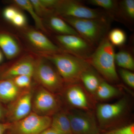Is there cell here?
<instances>
[{
    "mask_svg": "<svg viewBox=\"0 0 134 134\" xmlns=\"http://www.w3.org/2000/svg\"></svg>",
    "mask_w": 134,
    "mask_h": 134,
    "instance_id": "cell-37",
    "label": "cell"
},
{
    "mask_svg": "<svg viewBox=\"0 0 134 134\" xmlns=\"http://www.w3.org/2000/svg\"><path fill=\"white\" fill-rule=\"evenodd\" d=\"M62 18L79 36L95 47L105 37L109 27L108 19H91Z\"/></svg>",
    "mask_w": 134,
    "mask_h": 134,
    "instance_id": "cell-3",
    "label": "cell"
},
{
    "mask_svg": "<svg viewBox=\"0 0 134 134\" xmlns=\"http://www.w3.org/2000/svg\"><path fill=\"white\" fill-rule=\"evenodd\" d=\"M40 56L53 64L64 82L70 85L80 81L82 75L91 69L86 59L66 52H41Z\"/></svg>",
    "mask_w": 134,
    "mask_h": 134,
    "instance_id": "cell-1",
    "label": "cell"
},
{
    "mask_svg": "<svg viewBox=\"0 0 134 134\" xmlns=\"http://www.w3.org/2000/svg\"><path fill=\"white\" fill-rule=\"evenodd\" d=\"M0 48L8 59L16 57L20 51L19 44L15 40L5 32H0Z\"/></svg>",
    "mask_w": 134,
    "mask_h": 134,
    "instance_id": "cell-16",
    "label": "cell"
},
{
    "mask_svg": "<svg viewBox=\"0 0 134 134\" xmlns=\"http://www.w3.org/2000/svg\"><path fill=\"white\" fill-rule=\"evenodd\" d=\"M7 109L3 106L2 103L0 101V122H4L6 119Z\"/></svg>",
    "mask_w": 134,
    "mask_h": 134,
    "instance_id": "cell-32",
    "label": "cell"
},
{
    "mask_svg": "<svg viewBox=\"0 0 134 134\" xmlns=\"http://www.w3.org/2000/svg\"><path fill=\"white\" fill-rule=\"evenodd\" d=\"M105 134H134V123L111 130Z\"/></svg>",
    "mask_w": 134,
    "mask_h": 134,
    "instance_id": "cell-29",
    "label": "cell"
},
{
    "mask_svg": "<svg viewBox=\"0 0 134 134\" xmlns=\"http://www.w3.org/2000/svg\"><path fill=\"white\" fill-rule=\"evenodd\" d=\"M65 96L68 103L73 107L84 111H88L91 108L90 98L79 84H70L66 90Z\"/></svg>",
    "mask_w": 134,
    "mask_h": 134,
    "instance_id": "cell-13",
    "label": "cell"
},
{
    "mask_svg": "<svg viewBox=\"0 0 134 134\" xmlns=\"http://www.w3.org/2000/svg\"><path fill=\"white\" fill-rule=\"evenodd\" d=\"M108 40L113 46H121L126 41V35L125 32L120 29H113L107 36Z\"/></svg>",
    "mask_w": 134,
    "mask_h": 134,
    "instance_id": "cell-25",
    "label": "cell"
},
{
    "mask_svg": "<svg viewBox=\"0 0 134 134\" xmlns=\"http://www.w3.org/2000/svg\"><path fill=\"white\" fill-rule=\"evenodd\" d=\"M115 53L114 46L105 36L86 60L107 81L117 82L119 79L115 68Z\"/></svg>",
    "mask_w": 134,
    "mask_h": 134,
    "instance_id": "cell-2",
    "label": "cell"
},
{
    "mask_svg": "<svg viewBox=\"0 0 134 134\" xmlns=\"http://www.w3.org/2000/svg\"><path fill=\"white\" fill-rule=\"evenodd\" d=\"M15 5L26 10L31 16L35 22L36 26L38 29L43 31L46 32L43 24L42 19L37 14L33 7L31 3L29 0H15L13 2Z\"/></svg>",
    "mask_w": 134,
    "mask_h": 134,
    "instance_id": "cell-21",
    "label": "cell"
},
{
    "mask_svg": "<svg viewBox=\"0 0 134 134\" xmlns=\"http://www.w3.org/2000/svg\"><path fill=\"white\" fill-rule=\"evenodd\" d=\"M33 77L41 87L54 94L61 91L64 82L49 61L40 56L36 59Z\"/></svg>",
    "mask_w": 134,
    "mask_h": 134,
    "instance_id": "cell-4",
    "label": "cell"
},
{
    "mask_svg": "<svg viewBox=\"0 0 134 134\" xmlns=\"http://www.w3.org/2000/svg\"><path fill=\"white\" fill-rule=\"evenodd\" d=\"M48 23L51 29L59 35L80 36L72 26L59 16L53 14L50 15Z\"/></svg>",
    "mask_w": 134,
    "mask_h": 134,
    "instance_id": "cell-17",
    "label": "cell"
},
{
    "mask_svg": "<svg viewBox=\"0 0 134 134\" xmlns=\"http://www.w3.org/2000/svg\"><path fill=\"white\" fill-rule=\"evenodd\" d=\"M18 11L15 8L13 7H7L3 10V15L5 19L11 23Z\"/></svg>",
    "mask_w": 134,
    "mask_h": 134,
    "instance_id": "cell-31",
    "label": "cell"
},
{
    "mask_svg": "<svg viewBox=\"0 0 134 134\" xmlns=\"http://www.w3.org/2000/svg\"><path fill=\"white\" fill-rule=\"evenodd\" d=\"M40 134H60L55 130H54L51 127L48 128L47 129L43 131Z\"/></svg>",
    "mask_w": 134,
    "mask_h": 134,
    "instance_id": "cell-34",
    "label": "cell"
},
{
    "mask_svg": "<svg viewBox=\"0 0 134 134\" xmlns=\"http://www.w3.org/2000/svg\"><path fill=\"white\" fill-rule=\"evenodd\" d=\"M52 122L50 116L31 113L26 117L10 123L9 130L11 134H40L50 127Z\"/></svg>",
    "mask_w": 134,
    "mask_h": 134,
    "instance_id": "cell-6",
    "label": "cell"
},
{
    "mask_svg": "<svg viewBox=\"0 0 134 134\" xmlns=\"http://www.w3.org/2000/svg\"><path fill=\"white\" fill-rule=\"evenodd\" d=\"M54 13L62 17L86 19H108V16L99 10L88 7L80 2L71 0L59 1Z\"/></svg>",
    "mask_w": 134,
    "mask_h": 134,
    "instance_id": "cell-5",
    "label": "cell"
},
{
    "mask_svg": "<svg viewBox=\"0 0 134 134\" xmlns=\"http://www.w3.org/2000/svg\"><path fill=\"white\" fill-rule=\"evenodd\" d=\"M26 22V17L24 14L18 11L11 23L15 26L21 27L24 26Z\"/></svg>",
    "mask_w": 134,
    "mask_h": 134,
    "instance_id": "cell-30",
    "label": "cell"
},
{
    "mask_svg": "<svg viewBox=\"0 0 134 134\" xmlns=\"http://www.w3.org/2000/svg\"><path fill=\"white\" fill-rule=\"evenodd\" d=\"M1 68H0V70H1Z\"/></svg>",
    "mask_w": 134,
    "mask_h": 134,
    "instance_id": "cell-36",
    "label": "cell"
},
{
    "mask_svg": "<svg viewBox=\"0 0 134 134\" xmlns=\"http://www.w3.org/2000/svg\"><path fill=\"white\" fill-rule=\"evenodd\" d=\"M35 60L32 56H26L7 68L0 70V79H12L19 76L26 75L33 77Z\"/></svg>",
    "mask_w": 134,
    "mask_h": 134,
    "instance_id": "cell-12",
    "label": "cell"
},
{
    "mask_svg": "<svg viewBox=\"0 0 134 134\" xmlns=\"http://www.w3.org/2000/svg\"><path fill=\"white\" fill-rule=\"evenodd\" d=\"M50 127L60 134H72L69 119L67 113L63 112L54 114Z\"/></svg>",
    "mask_w": 134,
    "mask_h": 134,
    "instance_id": "cell-18",
    "label": "cell"
},
{
    "mask_svg": "<svg viewBox=\"0 0 134 134\" xmlns=\"http://www.w3.org/2000/svg\"><path fill=\"white\" fill-rule=\"evenodd\" d=\"M54 94L41 87L32 97V109L39 115L49 116L57 113L59 103Z\"/></svg>",
    "mask_w": 134,
    "mask_h": 134,
    "instance_id": "cell-10",
    "label": "cell"
},
{
    "mask_svg": "<svg viewBox=\"0 0 134 134\" xmlns=\"http://www.w3.org/2000/svg\"><path fill=\"white\" fill-rule=\"evenodd\" d=\"M11 79H0V101L8 104L14 101L23 92Z\"/></svg>",
    "mask_w": 134,
    "mask_h": 134,
    "instance_id": "cell-15",
    "label": "cell"
},
{
    "mask_svg": "<svg viewBox=\"0 0 134 134\" xmlns=\"http://www.w3.org/2000/svg\"><path fill=\"white\" fill-rule=\"evenodd\" d=\"M127 106V100L125 98L111 104H99L96 110L99 126L102 128L112 126L125 114Z\"/></svg>",
    "mask_w": 134,
    "mask_h": 134,
    "instance_id": "cell-7",
    "label": "cell"
},
{
    "mask_svg": "<svg viewBox=\"0 0 134 134\" xmlns=\"http://www.w3.org/2000/svg\"><path fill=\"white\" fill-rule=\"evenodd\" d=\"M88 2L91 5L103 8L108 11V14L114 12L119 14V3L113 0H90Z\"/></svg>",
    "mask_w": 134,
    "mask_h": 134,
    "instance_id": "cell-24",
    "label": "cell"
},
{
    "mask_svg": "<svg viewBox=\"0 0 134 134\" xmlns=\"http://www.w3.org/2000/svg\"><path fill=\"white\" fill-rule=\"evenodd\" d=\"M119 15L129 21L134 19V0H124L119 3Z\"/></svg>",
    "mask_w": 134,
    "mask_h": 134,
    "instance_id": "cell-23",
    "label": "cell"
},
{
    "mask_svg": "<svg viewBox=\"0 0 134 134\" xmlns=\"http://www.w3.org/2000/svg\"><path fill=\"white\" fill-rule=\"evenodd\" d=\"M119 73L123 81L130 87L134 88V74L127 70L120 69Z\"/></svg>",
    "mask_w": 134,
    "mask_h": 134,
    "instance_id": "cell-28",
    "label": "cell"
},
{
    "mask_svg": "<svg viewBox=\"0 0 134 134\" xmlns=\"http://www.w3.org/2000/svg\"><path fill=\"white\" fill-rule=\"evenodd\" d=\"M119 93L117 88L105 81H101L95 95L101 100H107L118 96Z\"/></svg>",
    "mask_w": 134,
    "mask_h": 134,
    "instance_id": "cell-20",
    "label": "cell"
},
{
    "mask_svg": "<svg viewBox=\"0 0 134 134\" xmlns=\"http://www.w3.org/2000/svg\"><path fill=\"white\" fill-rule=\"evenodd\" d=\"M55 38L66 52L85 59L94 50V47L79 36L58 35Z\"/></svg>",
    "mask_w": 134,
    "mask_h": 134,
    "instance_id": "cell-8",
    "label": "cell"
},
{
    "mask_svg": "<svg viewBox=\"0 0 134 134\" xmlns=\"http://www.w3.org/2000/svg\"><path fill=\"white\" fill-rule=\"evenodd\" d=\"M72 134H98L99 129L94 116L90 113L75 111L67 114Z\"/></svg>",
    "mask_w": 134,
    "mask_h": 134,
    "instance_id": "cell-9",
    "label": "cell"
},
{
    "mask_svg": "<svg viewBox=\"0 0 134 134\" xmlns=\"http://www.w3.org/2000/svg\"><path fill=\"white\" fill-rule=\"evenodd\" d=\"M10 126V122H0V134H4L9 130Z\"/></svg>",
    "mask_w": 134,
    "mask_h": 134,
    "instance_id": "cell-33",
    "label": "cell"
},
{
    "mask_svg": "<svg viewBox=\"0 0 134 134\" xmlns=\"http://www.w3.org/2000/svg\"><path fill=\"white\" fill-rule=\"evenodd\" d=\"M32 77L30 76L23 75L15 77L11 79L18 88L25 90L30 87Z\"/></svg>",
    "mask_w": 134,
    "mask_h": 134,
    "instance_id": "cell-26",
    "label": "cell"
},
{
    "mask_svg": "<svg viewBox=\"0 0 134 134\" xmlns=\"http://www.w3.org/2000/svg\"><path fill=\"white\" fill-rule=\"evenodd\" d=\"M32 93L30 91H25L7 109L6 119L12 123L22 119L31 113L32 109Z\"/></svg>",
    "mask_w": 134,
    "mask_h": 134,
    "instance_id": "cell-11",
    "label": "cell"
},
{
    "mask_svg": "<svg viewBox=\"0 0 134 134\" xmlns=\"http://www.w3.org/2000/svg\"><path fill=\"white\" fill-rule=\"evenodd\" d=\"M115 63L121 69L127 70H134V60L132 54L125 50H121L115 53Z\"/></svg>",
    "mask_w": 134,
    "mask_h": 134,
    "instance_id": "cell-22",
    "label": "cell"
},
{
    "mask_svg": "<svg viewBox=\"0 0 134 134\" xmlns=\"http://www.w3.org/2000/svg\"><path fill=\"white\" fill-rule=\"evenodd\" d=\"M30 1L33 6L34 10L40 17L50 16L54 14L52 10L48 9L43 5L41 0H30Z\"/></svg>",
    "mask_w": 134,
    "mask_h": 134,
    "instance_id": "cell-27",
    "label": "cell"
},
{
    "mask_svg": "<svg viewBox=\"0 0 134 134\" xmlns=\"http://www.w3.org/2000/svg\"><path fill=\"white\" fill-rule=\"evenodd\" d=\"M30 43L41 52L55 53L65 52L52 43L44 34L37 31L31 30L26 33Z\"/></svg>",
    "mask_w": 134,
    "mask_h": 134,
    "instance_id": "cell-14",
    "label": "cell"
},
{
    "mask_svg": "<svg viewBox=\"0 0 134 134\" xmlns=\"http://www.w3.org/2000/svg\"><path fill=\"white\" fill-rule=\"evenodd\" d=\"M3 59V55L2 53L0 52V63L1 62Z\"/></svg>",
    "mask_w": 134,
    "mask_h": 134,
    "instance_id": "cell-35",
    "label": "cell"
},
{
    "mask_svg": "<svg viewBox=\"0 0 134 134\" xmlns=\"http://www.w3.org/2000/svg\"><path fill=\"white\" fill-rule=\"evenodd\" d=\"M80 81L82 82L88 91L95 95L101 81L97 75L92 72L90 69L82 75Z\"/></svg>",
    "mask_w": 134,
    "mask_h": 134,
    "instance_id": "cell-19",
    "label": "cell"
}]
</instances>
